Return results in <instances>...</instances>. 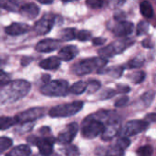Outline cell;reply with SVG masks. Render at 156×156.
Segmentation results:
<instances>
[{"label":"cell","instance_id":"1","mask_svg":"<svg viewBox=\"0 0 156 156\" xmlns=\"http://www.w3.org/2000/svg\"><path fill=\"white\" fill-rule=\"evenodd\" d=\"M0 89V104H11L26 97L30 91L31 85L25 80H15L2 85Z\"/></svg>","mask_w":156,"mask_h":156},{"label":"cell","instance_id":"2","mask_svg":"<svg viewBox=\"0 0 156 156\" xmlns=\"http://www.w3.org/2000/svg\"><path fill=\"white\" fill-rule=\"evenodd\" d=\"M108 63L107 59L101 57H94L82 59L72 67V71L78 76H84L94 71H100Z\"/></svg>","mask_w":156,"mask_h":156},{"label":"cell","instance_id":"3","mask_svg":"<svg viewBox=\"0 0 156 156\" xmlns=\"http://www.w3.org/2000/svg\"><path fill=\"white\" fill-rule=\"evenodd\" d=\"M69 82L65 80H55L46 82L41 88L40 92L48 97H63L69 93Z\"/></svg>","mask_w":156,"mask_h":156},{"label":"cell","instance_id":"4","mask_svg":"<svg viewBox=\"0 0 156 156\" xmlns=\"http://www.w3.org/2000/svg\"><path fill=\"white\" fill-rule=\"evenodd\" d=\"M133 44H134V40H133L132 38L127 37V38L118 39V40L109 44L108 46L101 48L98 51V53H99L100 57H101V58H112V57H114L116 55L122 53L123 51H125L127 48H129Z\"/></svg>","mask_w":156,"mask_h":156},{"label":"cell","instance_id":"5","mask_svg":"<svg viewBox=\"0 0 156 156\" xmlns=\"http://www.w3.org/2000/svg\"><path fill=\"white\" fill-rule=\"evenodd\" d=\"M84 102L81 101H73L70 103H66L62 105H58L51 108L48 112V115L52 118H65L70 117L77 114L82 110Z\"/></svg>","mask_w":156,"mask_h":156},{"label":"cell","instance_id":"6","mask_svg":"<svg viewBox=\"0 0 156 156\" xmlns=\"http://www.w3.org/2000/svg\"><path fill=\"white\" fill-rule=\"evenodd\" d=\"M104 128L105 124L101 121L90 115L82 122L81 134L86 139H94L102 133Z\"/></svg>","mask_w":156,"mask_h":156},{"label":"cell","instance_id":"7","mask_svg":"<svg viewBox=\"0 0 156 156\" xmlns=\"http://www.w3.org/2000/svg\"><path fill=\"white\" fill-rule=\"evenodd\" d=\"M149 126V122L147 121L143 120H133L128 122L122 129L119 131V133L125 137L137 135L143 132H144Z\"/></svg>","mask_w":156,"mask_h":156},{"label":"cell","instance_id":"8","mask_svg":"<svg viewBox=\"0 0 156 156\" xmlns=\"http://www.w3.org/2000/svg\"><path fill=\"white\" fill-rule=\"evenodd\" d=\"M46 113L47 112L44 107H34L18 113L15 116V119L16 121V123L32 122L36 120L44 117Z\"/></svg>","mask_w":156,"mask_h":156},{"label":"cell","instance_id":"9","mask_svg":"<svg viewBox=\"0 0 156 156\" xmlns=\"http://www.w3.org/2000/svg\"><path fill=\"white\" fill-rule=\"evenodd\" d=\"M27 141L37 146L39 153L42 155H49L53 153V146L55 144V139L53 137H43L37 138L36 136L28 137Z\"/></svg>","mask_w":156,"mask_h":156},{"label":"cell","instance_id":"10","mask_svg":"<svg viewBox=\"0 0 156 156\" xmlns=\"http://www.w3.org/2000/svg\"><path fill=\"white\" fill-rule=\"evenodd\" d=\"M55 16L52 14L45 15L34 26V30L37 35H46L50 32L55 24Z\"/></svg>","mask_w":156,"mask_h":156},{"label":"cell","instance_id":"11","mask_svg":"<svg viewBox=\"0 0 156 156\" xmlns=\"http://www.w3.org/2000/svg\"><path fill=\"white\" fill-rule=\"evenodd\" d=\"M78 130H79V126L76 122H72L69 124L66 127V129L58 134V141L63 144H70L74 140L75 136L77 135Z\"/></svg>","mask_w":156,"mask_h":156},{"label":"cell","instance_id":"12","mask_svg":"<svg viewBox=\"0 0 156 156\" xmlns=\"http://www.w3.org/2000/svg\"><path fill=\"white\" fill-rule=\"evenodd\" d=\"M134 30V25L133 23L126 20L118 21V24L115 25L112 28V32L116 37H123L131 35Z\"/></svg>","mask_w":156,"mask_h":156},{"label":"cell","instance_id":"13","mask_svg":"<svg viewBox=\"0 0 156 156\" xmlns=\"http://www.w3.org/2000/svg\"><path fill=\"white\" fill-rule=\"evenodd\" d=\"M60 40L53 39V38H46L39 41L36 45V50L41 53H49L60 47Z\"/></svg>","mask_w":156,"mask_h":156},{"label":"cell","instance_id":"14","mask_svg":"<svg viewBox=\"0 0 156 156\" xmlns=\"http://www.w3.org/2000/svg\"><path fill=\"white\" fill-rule=\"evenodd\" d=\"M30 30V27L25 23H12L11 25L5 27V32L9 36H19L23 35Z\"/></svg>","mask_w":156,"mask_h":156},{"label":"cell","instance_id":"15","mask_svg":"<svg viewBox=\"0 0 156 156\" xmlns=\"http://www.w3.org/2000/svg\"><path fill=\"white\" fill-rule=\"evenodd\" d=\"M120 131V122L114 121L112 122L107 123V126L104 128V131L102 132L101 139L104 141H111Z\"/></svg>","mask_w":156,"mask_h":156},{"label":"cell","instance_id":"16","mask_svg":"<svg viewBox=\"0 0 156 156\" xmlns=\"http://www.w3.org/2000/svg\"><path fill=\"white\" fill-rule=\"evenodd\" d=\"M19 13L28 18V19H33L35 17H37L39 14V8L38 6L34 4V3H27L23 5L20 8H19Z\"/></svg>","mask_w":156,"mask_h":156},{"label":"cell","instance_id":"17","mask_svg":"<svg viewBox=\"0 0 156 156\" xmlns=\"http://www.w3.org/2000/svg\"><path fill=\"white\" fill-rule=\"evenodd\" d=\"M79 54V49L76 46L69 45L62 48L58 52V58L60 60L69 61L72 60Z\"/></svg>","mask_w":156,"mask_h":156},{"label":"cell","instance_id":"18","mask_svg":"<svg viewBox=\"0 0 156 156\" xmlns=\"http://www.w3.org/2000/svg\"><path fill=\"white\" fill-rule=\"evenodd\" d=\"M60 59L58 57H49L48 58L43 59L39 63V67L46 70H55L60 66Z\"/></svg>","mask_w":156,"mask_h":156},{"label":"cell","instance_id":"19","mask_svg":"<svg viewBox=\"0 0 156 156\" xmlns=\"http://www.w3.org/2000/svg\"><path fill=\"white\" fill-rule=\"evenodd\" d=\"M31 154V149L26 144H21L10 151L7 155L10 156H28Z\"/></svg>","mask_w":156,"mask_h":156},{"label":"cell","instance_id":"20","mask_svg":"<svg viewBox=\"0 0 156 156\" xmlns=\"http://www.w3.org/2000/svg\"><path fill=\"white\" fill-rule=\"evenodd\" d=\"M140 11H141V14L146 18H152L154 16V15L153 5L147 0H144L143 2H141V4H140Z\"/></svg>","mask_w":156,"mask_h":156},{"label":"cell","instance_id":"21","mask_svg":"<svg viewBox=\"0 0 156 156\" xmlns=\"http://www.w3.org/2000/svg\"><path fill=\"white\" fill-rule=\"evenodd\" d=\"M87 84L85 81L80 80L76 83H74L69 89V92L75 94V95H80L83 92H85L87 90Z\"/></svg>","mask_w":156,"mask_h":156},{"label":"cell","instance_id":"22","mask_svg":"<svg viewBox=\"0 0 156 156\" xmlns=\"http://www.w3.org/2000/svg\"><path fill=\"white\" fill-rule=\"evenodd\" d=\"M76 33H77V30L75 28L68 27V28H64L60 31L59 37L64 41H70V40H73L76 38Z\"/></svg>","mask_w":156,"mask_h":156},{"label":"cell","instance_id":"23","mask_svg":"<svg viewBox=\"0 0 156 156\" xmlns=\"http://www.w3.org/2000/svg\"><path fill=\"white\" fill-rule=\"evenodd\" d=\"M15 124H16L15 117H0V131L7 130Z\"/></svg>","mask_w":156,"mask_h":156},{"label":"cell","instance_id":"24","mask_svg":"<svg viewBox=\"0 0 156 156\" xmlns=\"http://www.w3.org/2000/svg\"><path fill=\"white\" fill-rule=\"evenodd\" d=\"M130 145H131V141L128 139V137L122 136V137H121V138L117 141V143H116L114 148H116L118 151L123 153V151L126 150Z\"/></svg>","mask_w":156,"mask_h":156},{"label":"cell","instance_id":"25","mask_svg":"<svg viewBox=\"0 0 156 156\" xmlns=\"http://www.w3.org/2000/svg\"><path fill=\"white\" fill-rule=\"evenodd\" d=\"M122 72H123V67L116 66V67L109 68L107 70L104 69V71H101V73H106L113 78H120V77H122Z\"/></svg>","mask_w":156,"mask_h":156},{"label":"cell","instance_id":"26","mask_svg":"<svg viewBox=\"0 0 156 156\" xmlns=\"http://www.w3.org/2000/svg\"><path fill=\"white\" fill-rule=\"evenodd\" d=\"M13 144L12 139L8 137H0V154H3L5 151L9 149Z\"/></svg>","mask_w":156,"mask_h":156},{"label":"cell","instance_id":"27","mask_svg":"<svg viewBox=\"0 0 156 156\" xmlns=\"http://www.w3.org/2000/svg\"><path fill=\"white\" fill-rule=\"evenodd\" d=\"M145 79V72L144 71H137L130 76V80L134 84H140L142 83Z\"/></svg>","mask_w":156,"mask_h":156},{"label":"cell","instance_id":"28","mask_svg":"<svg viewBox=\"0 0 156 156\" xmlns=\"http://www.w3.org/2000/svg\"><path fill=\"white\" fill-rule=\"evenodd\" d=\"M148 30H149V24L145 21H141L137 25L136 34H137V36H143V35L146 34L148 32Z\"/></svg>","mask_w":156,"mask_h":156},{"label":"cell","instance_id":"29","mask_svg":"<svg viewBox=\"0 0 156 156\" xmlns=\"http://www.w3.org/2000/svg\"><path fill=\"white\" fill-rule=\"evenodd\" d=\"M91 37V32L89 30H80L76 33V38L80 41H88Z\"/></svg>","mask_w":156,"mask_h":156},{"label":"cell","instance_id":"30","mask_svg":"<svg viewBox=\"0 0 156 156\" xmlns=\"http://www.w3.org/2000/svg\"><path fill=\"white\" fill-rule=\"evenodd\" d=\"M144 58L141 56H138L136 58H134L133 59H132L129 63H128V67L131 69H136V68H141L144 65Z\"/></svg>","mask_w":156,"mask_h":156},{"label":"cell","instance_id":"31","mask_svg":"<svg viewBox=\"0 0 156 156\" xmlns=\"http://www.w3.org/2000/svg\"><path fill=\"white\" fill-rule=\"evenodd\" d=\"M153 153H154V149L151 145H144L139 148L136 152V154L140 156H151Z\"/></svg>","mask_w":156,"mask_h":156},{"label":"cell","instance_id":"32","mask_svg":"<svg viewBox=\"0 0 156 156\" xmlns=\"http://www.w3.org/2000/svg\"><path fill=\"white\" fill-rule=\"evenodd\" d=\"M86 5L92 9H100L104 5V0H86Z\"/></svg>","mask_w":156,"mask_h":156},{"label":"cell","instance_id":"33","mask_svg":"<svg viewBox=\"0 0 156 156\" xmlns=\"http://www.w3.org/2000/svg\"><path fill=\"white\" fill-rule=\"evenodd\" d=\"M142 101L144 102V104L146 106H150V104L153 102L154 99V91H148L145 92L142 97Z\"/></svg>","mask_w":156,"mask_h":156},{"label":"cell","instance_id":"34","mask_svg":"<svg viewBox=\"0 0 156 156\" xmlns=\"http://www.w3.org/2000/svg\"><path fill=\"white\" fill-rule=\"evenodd\" d=\"M100 88H101V82L95 80H90L89 84H87V89H89L90 93H94L95 91L99 90Z\"/></svg>","mask_w":156,"mask_h":156},{"label":"cell","instance_id":"35","mask_svg":"<svg viewBox=\"0 0 156 156\" xmlns=\"http://www.w3.org/2000/svg\"><path fill=\"white\" fill-rule=\"evenodd\" d=\"M9 80H10L9 74L0 69V86H2V85L5 84L6 82H8Z\"/></svg>","mask_w":156,"mask_h":156},{"label":"cell","instance_id":"36","mask_svg":"<svg viewBox=\"0 0 156 156\" xmlns=\"http://www.w3.org/2000/svg\"><path fill=\"white\" fill-rule=\"evenodd\" d=\"M128 101H129V98L127 96H123V97L120 98L119 100H117L115 101L114 105L116 107H123V106H125L128 103Z\"/></svg>","mask_w":156,"mask_h":156},{"label":"cell","instance_id":"37","mask_svg":"<svg viewBox=\"0 0 156 156\" xmlns=\"http://www.w3.org/2000/svg\"><path fill=\"white\" fill-rule=\"evenodd\" d=\"M65 154L67 155H76V154H79V151H78V149H77L76 146L70 145V146H69V147L66 148Z\"/></svg>","mask_w":156,"mask_h":156},{"label":"cell","instance_id":"38","mask_svg":"<svg viewBox=\"0 0 156 156\" xmlns=\"http://www.w3.org/2000/svg\"><path fill=\"white\" fill-rule=\"evenodd\" d=\"M116 94V91L114 90H112V89H108V90H106L102 94H101V98L102 99H110V98H112V96H114Z\"/></svg>","mask_w":156,"mask_h":156},{"label":"cell","instance_id":"39","mask_svg":"<svg viewBox=\"0 0 156 156\" xmlns=\"http://www.w3.org/2000/svg\"><path fill=\"white\" fill-rule=\"evenodd\" d=\"M105 42H106V38H103V37H94L92 39L93 45H96V46H101Z\"/></svg>","mask_w":156,"mask_h":156},{"label":"cell","instance_id":"40","mask_svg":"<svg viewBox=\"0 0 156 156\" xmlns=\"http://www.w3.org/2000/svg\"><path fill=\"white\" fill-rule=\"evenodd\" d=\"M125 18V14L122 11H119L117 13H115L114 15V19L117 20V21H122V20H124Z\"/></svg>","mask_w":156,"mask_h":156},{"label":"cell","instance_id":"41","mask_svg":"<svg viewBox=\"0 0 156 156\" xmlns=\"http://www.w3.org/2000/svg\"><path fill=\"white\" fill-rule=\"evenodd\" d=\"M118 88V90L120 92H122V93H126V92H129L131 90V88L129 86H124V85H118L117 86Z\"/></svg>","mask_w":156,"mask_h":156},{"label":"cell","instance_id":"42","mask_svg":"<svg viewBox=\"0 0 156 156\" xmlns=\"http://www.w3.org/2000/svg\"><path fill=\"white\" fill-rule=\"evenodd\" d=\"M142 44H143V46H144V48H152L154 47V43L151 42V40L148 39V38H146L145 40H144Z\"/></svg>","mask_w":156,"mask_h":156},{"label":"cell","instance_id":"43","mask_svg":"<svg viewBox=\"0 0 156 156\" xmlns=\"http://www.w3.org/2000/svg\"><path fill=\"white\" fill-rule=\"evenodd\" d=\"M7 1H8V4L10 5V6H9V9H12L11 5H14V6H16V5H18L21 0H7Z\"/></svg>","mask_w":156,"mask_h":156},{"label":"cell","instance_id":"44","mask_svg":"<svg viewBox=\"0 0 156 156\" xmlns=\"http://www.w3.org/2000/svg\"><path fill=\"white\" fill-rule=\"evenodd\" d=\"M42 134H47V133H50V129L48 127V126H44V127H42L41 129H40V131H39Z\"/></svg>","mask_w":156,"mask_h":156},{"label":"cell","instance_id":"45","mask_svg":"<svg viewBox=\"0 0 156 156\" xmlns=\"http://www.w3.org/2000/svg\"><path fill=\"white\" fill-rule=\"evenodd\" d=\"M37 2H39V3H41V4H43V5H49V4H51L54 0H37Z\"/></svg>","mask_w":156,"mask_h":156},{"label":"cell","instance_id":"46","mask_svg":"<svg viewBox=\"0 0 156 156\" xmlns=\"http://www.w3.org/2000/svg\"><path fill=\"white\" fill-rule=\"evenodd\" d=\"M42 80H44V83H46V82L49 81V80H50V76H49V75H43Z\"/></svg>","mask_w":156,"mask_h":156},{"label":"cell","instance_id":"47","mask_svg":"<svg viewBox=\"0 0 156 156\" xmlns=\"http://www.w3.org/2000/svg\"><path fill=\"white\" fill-rule=\"evenodd\" d=\"M114 2H116V4H122L125 0H113Z\"/></svg>","mask_w":156,"mask_h":156},{"label":"cell","instance_id":"48","mask_svg":"<svg viewBox=\"0 0 156 156\" xmlns=\"http://www.w3.org/2000/svg\"><path fill=\"white\" fill-rule=\"evenodd\" d=\"M63 2H72V1H77V0H61Z\"/></svg>","mask_w":156,"mask_h":156},{"label":"cell","instance_id":"49","mask_svg":"<svg viewBox=\"0 0 156 156\" xmlns=\"http://www.w3.org/2000/svg\"><path fill=\"white\" fill-rule=\"evenodd\" d=\"M0 13H1V5H0Z\"/></svg>","mask_w":156,"mask_h":156}]
</instances>
